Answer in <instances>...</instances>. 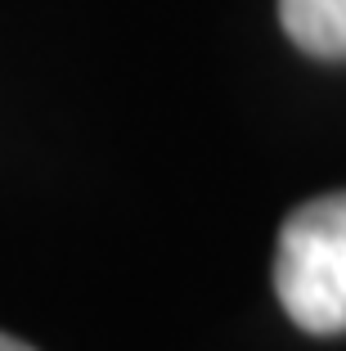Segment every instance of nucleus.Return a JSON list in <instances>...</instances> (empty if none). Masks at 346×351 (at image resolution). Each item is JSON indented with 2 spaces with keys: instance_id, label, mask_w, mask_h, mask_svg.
<instances>
[{
  "instance_id": "obj_1",
  "label": "nucleus",
  "mask_w": 346,
  "mask_h": 351,
  "mask_svg": "<svg viewBox=\"0 0 346 351\" xmlns=\"http://www.w3.org/2000/svg\"><path fill=\"white\" fill-rule=\"evenodd\" d=\"M275 293L306 333H346V189L293 207L275 248Z\"/></svg>"
},
{
  "instance_id": "obj_2",
  "label": "nucleus",
  "mask_w": 346,
  "mask_h": 351,
  "mask_svg": "<svg viewBox=\"0 0 346 351\" xmlns=\"http://www.w3.org/2000/svg\"><path fill=\"white\" fill-rule=\"evenodd\" d=\"M279 23L310 59H346V0H279Z\"/></svg>"
},
{
  "instance_id": "obj_3",
  "label": "nucleus",
  "mask_w": 346,
  "mask_h": 351,
  "mask_svg": "<svg viewBox=\"0 0 346 351\" xmlns=\"http://www.w3.org/2000/svg\"><path fill=\"white\" fill-rule=\"evenodd\" d=\"M0 351H36V347H27V342L10 338V333H0Z\"/></svg>"
}]
</instances>
